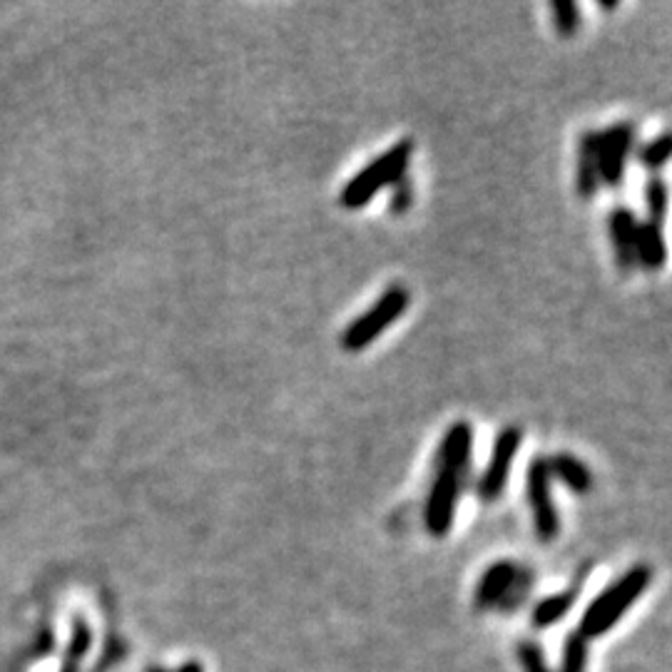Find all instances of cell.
Masks as SVG:
<instances>
[{
    "instance_id": "6da1fadb",
    "label": "cell",
    "mask_w": 672,
    "mask_h": 672,
    "mask_svg": "<svg viewBox=\"0 0 672 672\" xmlns=\"http://www.w3.org/2000/svg\"><path fill=\"white\" fill-rule=\"evenodd\" d=\"M411 155H414V142L401 140L394 147H389L386 152H381L376 160H371L369 165L361 172H356L349 182L341 190L339 202L344 210H361V207L369 205L381 190L386 187H394L401 177L406 175V167H409Z\"/></svg>"
},
{
    "instance_id": "7a4b0ae2",
    "label": "cell",
    "mask_w": 672,
    "mask_h": 672,
    "mask_svg": "<svg viewBox=\"0 0 672 672\" xmlns=\"http://www.w3.org/2000/svg\"><path fill=\"white\" fill-rule=\"evenodd\" d=\"M650 583V570L645 565H635L630 568L623 578L618 580L615 585H610L608 590L598 595L593 605L585 610L583 623H580L578 635L583 640L588 638H600L603 633H608L620 618H623L625 610L640 598L645 588Z\"/></svg>"
},
{
    "instance_id": "3957f363",
    "label": "cell",
    "mask_w": 672,
    "mask_h": 672,
    "mask_svg": "<svg viewBox=\"0 0 672 672\" xmlns=\"http://www.w3.org/2000/svg\"><path fill=\"white\" fill-rule=\"evenodd\" d=\"M409 292L399 284L386 289L379 299H376L374 307L366 309L361 317H356L349 327L341 334V349L356 354V351H364L366 346L374 344L391 324H396L401 319V314L409 307Z\"/></svg>"
},
{
    "instance_id": "277c9868",
    "label": "cell",
    "mask_w": 672,
    "mask_h": 672,
    "mask_svg": "<svg viewBox=\"0 0 672 672\" xmlns=\"http://www.w3.org/2000/svg\"><path fill=\"white\" fill-rule=\"evenodd\" d=\"M439 468H436L434 483H431L429 498H426V528L431 536L441 538L451 531L453 516H456L458 496H461L463 478H466L468 466H458V463L436 458Z\"/></svg>"
},
{
    "instance_id": "5b68a950",
    "label": "cell",
    "mask_w": 672,
    "mask_h": 672,
    "mask_svg": "<svg viewBox=\"0 0 672 672\" xmlns=\"http://www.w3.org/2000/svg\"><path fill=\"white\" fill-rule=\"evenodd\" d=\"M526 493H528V506H531L533 511V523H536L538 538L546 543L556 541L560 521L556 501H553V478L551 473H548L546 458H536V461L528 466Z\"/></svg>"
},
{
    "instance_id": "8992f818",
    "label": "cell",
    "mask_w": 672,
    "mask_h": 672,
    "mask_svg": "<svg viewBox=\"0 0 672 672\" xmlns=\"http://www.w3.org/2000/svg\"><path fill=\"white\" fill-rule=\"evenodd\" d=\"M523 444V431L518 426H506L501 434L496 436L491 448V458L486 463L481 481H478V493L483 501H496L503 493L508 483V473H511L513 461H516L518 451Z\"/></svg>"
},
{
    "instance_id": "52a82bcc",
    "label": "cell",
    "mask_w": 672,
    "mask_h": 672,
    "mask_svg": "<svg viewBox=\"0 0 672 672\" xmlns=\"http://www.w3.org/2000/svg\"><path fill=\"white\" fill-rule=\"evenodd\" d=\"M598 142V172L600 182L608 187H620L625 175V162H628L630 150L635 142V127L628 122L605 127L603 132H595Z\"/></svg>"
},
{
    "instance_id": "ba28073f",
    "label": "cell",
    "mask_w": 672,
    "mask_h": 672,
    "mask_svg": "<svg viewBox=\"0 0 672 672\" xmlns=\"http://www.w3.org/2000/svg\"><path fill=\"white\" fill-rule=\"evenodd\" d=\"M608 232L620 269L630 272V269L635 267V234H638V220H635V215L630 210L618 207V210H613L608 215Z\"/></svg>"
},
{
    "instance_id": "9c48e42d",
    "label": "cell",
    "mask_w": 672,
    "mask_h": 672,
    "mask_svg": "<svg viewBox=\"0 0 672 672\" xmlns=\"http://www.w3.org/2000/svg\"><path fill=\"white\" fill-rule=\"evenodd\" d=\"M668 249H665L663 227L653 222H638V234H635V264H640L648 272H658L665 267Z\"/></svg>"
},
{
    "instance_id": "30bf717a",
    "label": "cell",
    "mask_w": 672,
    "mask_h": 672,
    "mask_svg": "<svg viewBox=\"0 0 672 672\" xmlns=\"http://www.w3.org/2000/svg\"><path fill=\"white\" fill-rule=\"evenodd\" d=\"M548 473H551L553 481H560L565 488H570L573 493H588L593 488V473L590 468L580 461L573 453H556V456L546 458Z\"/></svg>"
},
{
    "instance_id": "8fae6325",
    "label": "cell",
    "mask_w": 672,
    "mask_h": 672,
    "mask_svg": "<svg viewBox=\"0 0 672 672\" xmlns=\"http://www.w3.org/2000/svg\"><path fill=\"white\" fill-rule=\"evenodd\" d=\"M600 187L598 172V142L595 132H585L578 142V170H575V190L583 200L595 197Z\"/></svg>"
},
{
    "instance_id": "7c38bea8",
    "label": "cell",
    "mask_w": 672,
    "mask_h": 672,
    "mask_svg": "<svg viewBox=\"0 0 672 672\" xmlns=\"http://www.w3.org/2000/svg\"><path fill=\"white\" fill-rule=\"evenodd\" d=\"M516 575H518V570L513 568V563H508V560L493 563L491 568L483 573L481 583H478V590H476L478 608H488V605L498 603V600H501L503 595L511 590V585L516 583Z\"/></svg>"
},
{
    "instance_id": "4fadbf2b",
    "label": "cell",
    "mask_w": 672,
    "mask_h": 672,
    "mask_svg": "<svg viewBox=\"0 0 672 672\" xmlns=\"http://www.w3.org/2000/svg\"><path fill=\"white\" fill-rule=\"evenodd\" d=\"M575 600H578V590H565V593L551 595V598L541 600V603L536 605V610H533V625H536V628H548V625L558 623V620L565 618V613L573 608Z\"/></svg>"
},
{
    "instance_id": "5bb4252c",
    "label": "cell",
    "mask_w": 672,
    "mask_h": 672,
    "mask_svg": "<svg viewBox=\"0 0 672 672\" xmlns=\"http://www.w3.org/2000/svg\"><path fill=\"white\" fill-rule=\"evenodd\" d=\"M645 210H648V220L658 227H663L665 215H668V187L663 180L653 177L645 187Z\"/></svg>"
},
{
    "instance_id": "9a60e30c",
    "label": "cell",
    "mask_w": 672,
    "mask_h": 672,
    "mask_svg": "<svg viewBox=\"0 0 672 672\" xmlns=\"http://www.w3.org/2000/svg\"><path fill=\"white\" fill-rule=\"evenodd\" d=\"M553 13V23H556V30L563 38H570V35L578 33L580 28V5L573 3V0H556L551 5Z\"/></svg>"
},
{
    "instance_id": "2e32d148",
    "label": "cell",
    "mask_w": 672,
    "mask_h": 672,
    "mask_svg": "<svg viewBox=\"0 0 672 672\" xmlns=\"http://www.w3.org/2000/svg\"><path fill=\"white\" fill-rule=\"evenodd\" d=\"M668 157H670L668 132H663V135H658L655 140H650L648 145L643 147V152H640V162H643L645 170H660V167L668 162Z\"/></svg>"
},
{
    "instance_id": "e0dca14e",
    "label": "cell",
    "mask_w": 672,
    "mask_h": 672,
    "mask_svg": "<svg viewBox=\"0 0 672 672\" xmlns=\"http://www.w3.org/2000/svg\"><path fill=\"white\" fill-rule=\"evenodd\" d=\"M585 655H588V650H585V640L580 638L578 633L568 635V640H565V653H563V668H560V672H583Z\"/></svg>"
},
{
    "instance_id": "ac0fdd59",
    "label": "cell",
    "mask_w": 672,
    "mask_h": 672,
    "mask_svg": "<svg viewBox=\"0 0 672 672\" xmlns=\"http://www.w3.org/2000/svg\"><path fill=\"white\" fill-rule=\"evenodd\" d=\"M88 645H90V630H88V625H85L83 620H75L73 645H70V650H68V660H65L63 672H75V670H78L80 655H83L85 650H88Z\"/></svg>"
},
{
    "instance_id": "d6986e66",
    "label": "cell",
    "mask_w": 672,
    "mask_h": 672,
    "mask_svg": "<svg viewBox=\"0 0 672 672\" xmlns=\"http://www.w3.org/2000/svg\"><path fill=\"white\" fill-rule=\"evenodd\" d=\"M518 655H521V665L526 672H551L548 670L546 660H543L541 650H538V645L523 643L521 648H518Z\"/></svg>"
},
{
    "instance_id": "ffe728a7",
    "label": "cell",
    "mask_w": 672,
    "mask_h": 672,
    "mask_svg": "<svg viewBox=\"0 0 672 672\" xmlns=\"http://www.w3.org/2000/svg\"><path fill=\"white\" fill-rule=\"evenodd\" d=\"M177 672H202V665L200 663H187V665H182V668Z\"/></svg>"
}]
</instances>
